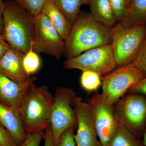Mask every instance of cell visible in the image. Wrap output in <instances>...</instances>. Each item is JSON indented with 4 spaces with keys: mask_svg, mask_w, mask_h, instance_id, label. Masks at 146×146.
Returning a JSON list of instances; mask_svg holds the SVG:
<instances>
[{
    "mask_svg": "<svg viewBox=\"0 0 146 146\" xmlns=\"http://www.w3.org/2000/svg\"><path fill=\"white\" fill-rule=\"evenodd\" d=\"M111 28L97 22L90 13L79 14L65 41L63 55L72 58L91 49L110 44Z\"/></svg>",
    "mask_w": 146,
    "mask_h": 146,
    "instance_id": "1",
    "label": "cell"
},
{
    "mask_svg": "<svg viewBox=\"0 0 146 146\" xmlns=\"http://www.w3.org/2000/svg\"><path fill=\"white\" fill-rule=\"evenodd\" d=\"M3 35L11 47L26 53L34 38V16L15 0L5 2Z\"/></svg>",
    "mask_w": 146,
    "mask_h": 146,
    "instance_id": "2",
    "label": "cell"
},
{
    "mask_svg": "<svg viewBox=\"0 0 146 146\" xmlns=\"http://www.w3.org/2000/svg\"><path fill=\"white\" fill-rule=\"evenodd\" d=\"M53 96L47 85L29 86L19 108L21 120L27 133L45 130L49 119Z\"/></svg>",
    "mask_w": 146,
    "mask_h": 146,
    "instance_id": "3",
    "label": "cell"
},
{
    "mask_svg": "<svg viewBox=\"0 0 146 146\" xmlns=\"http://www.w3.org/2000/svg\"><path fill=\"white\" fill-rule=\"evenodd\" d=\"M112 44L117 67L133 63L146 37V24L127 28L119 23L111 28Z\"/></svg>",
    "mask_w": 146,
    "mask_h": 146,
    "instance_id": "4",
    "label": "cell"
},
{
    "mask_svg": "<svg viewBox=\"0 0 146 146\" xmlns=\"http://www.w3.org/2000/svg\"><path fill=\"white\" fill-rule=\"evenodd\" d=\"M115 117L120 123L140 138L146 129V97L128 93L114 104Z\"/></svg>",
    "mask_w": 146,
    "mask_h": 146,
    "instance_id": "5",
    "label": "cell"
},
{
    "mask_svg": "<svg viewBox=\"0 0 146 146\" xmlns=\"http://www.w3.org/2000/svg\"><path fill=\"white\" fill-rule=\"evenodd\" d=\"M76 96V92L68 87L59 86L55 91L49 119L54 146L66 129L77 126L76 113L72 105Z\"/></svg>",
    "mask_w": 146,
    "mask_h": 146,
    "instance_id": "6",
    "label": "cell"
},
{
    "mask_svg": "<svg viewBox=\"0 0 146 146\" xmlns=\"http://www.w3.org/2000/svg\"><path fill=\"white\" fill-rule=\"evenodd\" d=\"M63 65L67 70L91 71L101 76L109 74L117 68L111 44L91 49L76 57L67 59Z\"/></svg>",
    "mask_w": 146,
    "mask_h": 146,
    "instance_id": "7",
    "label": "cell"
},
{
    "mask_svg": "<svg viewBox=\"0 0 146 146\" xmlns=\"http://www.w3.org/2000/svg\"><path fill=\"white\" fill-rule=\"evenodd\" d=\"M146 74L133 63L117 68L102 77L103 94L114 105L125 95L131 86L145 78Z\"/></svg>",
    "mask_w": 146,
    "mask_h": 146,
    "instance_id": "8",
    "label": "cell"
},
{
    "mask_svg": "<svg viewBox=\"0 0 146 146\" xmlns=\"http://www.w3.org/2000/svg\"><path fill=\"white\" fill-rule=\"evenodd\" d=\"M34 19V51L60 59L64 54L65 41L44 14L41 12Z\"/></svg>",
    "mask_w": 146,
    "mask_h": 146,
    "instance_id": "9",
    "label": "cell"
},
{
    "mask_svg": "<svg viewBox=\"0 0 146 146\" xmlns=\"http://www.w3.org/2000/svg\"><path fill=\"white\" fill-rule=\"evenodd\" d=\"M97 135L102 146H106L119 122L115 117L114 105L103 94L96 93L88 100Z\"/></svg>",
    "mask_w": 146,
    "mask_h": 146,
    "instance_id": "10",
    "label": "cell"
},
{
    "mask_svg": "<svg viewBox=\"0 0 146 146\" xmlns=\"http://www.w3.org/2000/svg\"><path fill=\"white\" fill-rule=\"evenodd\" d=\"M76 113L78 129L74 135L77 146H102L98 139L93 115L88 103L76 96L72 103Z\"/></svg>",
    "mask_w": 146,
    "mask_h": 146,
    "instance_id": "11",
    "label": "cell"
},
{
    "mask_svg": "<svg viewBox=\"0 0 146 146\" xmlns=\"http://www.w3.org/2000/svg\"><path fill=\"white\" fill-rule=\"evenodd\" d=\"M25 53L11 46L0 59V73L19 84L27 82L32 77L24 69L23 58Z\"/></svg>",
    "mask_w": 146,
    "mask_h": 146,
    "instance_id": "12",
    "label": "cell"
},
{
    "mask_svg": "<svg viewBox=\"0 0 146 146\" xmlns=\"http://www.w3.org/2000/svg\"><path fill=\"white\" fill-rule=\"evenodd\" d=\"M36 79L33 77L26 83L19 84L0 73V102L9 107L19 109L27 91Z\"/></svg>",
    "mask_w": 146,
    "mask_h": 146,
    "instance_id": "13",
    "label": "cell"
},
{
    "mask_svg": "<svg viewBox=\"0 0 146 146\" xmlns=\"http://www.w3.org/2000/svg\"><path fill=\"white\" fill-rule=\"evenodd\" d=\"M0 124L9 131L18 146L26 139L27 133L24 129L19 108L9 107L0 102Z\"/></svg>",
    "mask_w": 146,
    "mask_h": 146,
    "instance_id": "14",
    "label": "cell"
},
{
    "mask_svg": "<svg viewBox=\"0 0 146 146\" xmlns=\"http://www.w3.org/2000/svg\"><path fill=\"white\" fill-rule=\"evenodd\" d=\"M41 12L48 17L63 40H66L71 31L73 24L62 13L52 0L47 1Z\"/></svg>",
    "mask_w": 146,
    "mask_h": 146,
    "instance_id": "15",
    "label": "cell"
},
{
    "mask_svg": "<svg viewBox=\"0 0 146 146\" xmlns=\"http://www.w3.org/2000/svg\"><path fill=\"white\" fill-rule=\"evenodd\" d=\"M91 16L97 22L112 28L117 22L108 0H89Z\"/></svg>",
    "mask_w": 146,
    "mask_h": 146,
    "instance_id": "16",
    "label": "cell"
},
{
    "mask_svg": "<svg viewBox=\"0 0 146 146\" xmlns=\"http://www.w3.org/2000/svg\"><path fill=\"white\" fill-rule=\"evenodd\" d=\"M127 28L146 24V0H131L126 13L119 23Z\"/></svg>",
    "mask_w": 146,
    "mask_h": 146,
    "instance_id": "17",
    "label": "cell"
},
{
    "mask_svg": "<svg viewBox=\"0 0 146 146\" xmlns=\"http://www.w3.org/2000/svg\"><path fill=\"white\" fill-rule=\"evenodd\" d=\"M106 146H145L137 136L119 123Z\"/></svg>",
    "mask_w": 146,
    "mask_h": 146,
    "instance_id": "18",
    "label": "cell"
},
{
    "mask_svg": "<svg viewBox=\"0 0 146 146\" xmlns=\"http://www.w3.org/2000/svg\"><path fill=\"white\" fill-rule=\"evenodd\" d=\"M62 13L73 24L81 12L84 4H89V0H52Z\"/></svg>",
    "mask_w": 146,
    "mask_h": 146,
    "instance_id": "19",
    "label": "cell"
},
{
    "mask_svg": "<svg viewBox=\"0 0 146 146\" xmlns=\"http://www.w3.org/2000/svg\"><path fill=\"white\" fill-rule=\"evenodd\" d=\"M33 42L30 49L25 53L23 60L24 69L27 74L30 76L36 73L41 66L40 58L33 50Z\"/></svg>",
    "mask_w": 146,
    "mask_h": 146,
    "instance_id": "20",
    "label": "cell"
},
{
    "mask_svg": "<svg viewBox=\"0 0 146 146\" xmlns=\"http://www.w3.org/2000/svg\"><path fill=\"white\" fill-rule=\"evenodd\" d=\"M81 87L88 92L96 91L102 84L101 76L89 71H82L80 79Z\"/></svg>",
    "mask_w": 146,
    "mask_h": 146,
    "instance_id": "21",
    "label": "cell"
},
{
    "mask_svg": "<svg viewBox=\"0 0 146 146\" xmlns=\"http://www.w3.org/2000/svg\"><path fill=\"white\" fill-rule=\"evenodd\" d=\"M33 16L41 13L48 0H15Z\"/></svg>",
    "mask_w": 146,
    "mask_h": 146,
    "instance_id": "22",
    "label": "cell"
},
{
    "mask_svg": "<svg viewBox=\"0 0 146 146\" xmlns=\"http://www.w3.org/2000/svg\"><path fill=\"white\" fill-rule=\"evenodd\" d=\"M116 20L121 23L124 18L127 12L125 0H108Z\"/></svg>",
    "mask_w": 146,
    "mask_h": 146,
    "instance_id": "23",
    "label": "cell"
},
{
    "mask_svg": "<svg viewBox=\"0 0 146 146\" xmlns=\"http://www.w3.org/2000/svg\"><path fill=\"white\" fill-rule=\"evenodd\" d=\"M76 127H71L63 132L58 138L55 146H76L74 133Z\"/></svg>",
    "mask_w": 146,
    "mask_h": 146,
    "instance_id": "24",
    "label": "cell"
},
{
    "mask_svg": "<svg viewBox=\"0 0 146 146\" xmlns=\"http://www.w3.org/2000/svg\"><path fill=\"white\" fill-rule=\"evenodd\" d=\"M133 63L139 70L146 74V37Z\"/></svg>",
    "mask_w": 146,
    "mask_h": 146,
    "instance_id": "25",
    "label": "cell"
},
{
    "mask_svg": "<svg viewBox=\"0 0 146 146\" xmlns=\"http://www.w3.org/2000/svg\"><path fill=\"white\" fill-rule=\"evenodd\" d=\"M44 131L45 130H42L28 133L26 140L19 146H39L40 142L43 138Z\"/></svg>",
    "mask_w": 146,
    "mask_h": 146,
    "instance_id": "26",
    "label": "cell"
},
{
    "mask_svg": "<svg viewBox=\"0 0 146 146\" xmlns=\"http://www.w3.org/2000/svg\"><path fill=\"white\" fill-rule=\"evenodd\" d=\"M0 146H18L6 129L0 124Z\"/></svg>",
    "mask_w": 146,
    "mask_h": 146,
    "instance_id": "27",
    "label": "cell"
},
{
    "mask_svg": "<svg viewBox=\"0 0 146 146\" xmlns=\"http://www.w3.org/2000/svg\"><path fill=\"white\" fill-rule=\"evenodd\" d=\"M128 93H136L146 95V76L141 81L131 86L127 91Z\"/></svg>",
    "mask_w": 146,
    "mask_h": 146,
    "instance_id": "28",
    "label": "cell"
},
{
    "mask_svg": "<svg viewBox=\"0 0 146 146\" xmlns=\"http://www.w3.org/2000/svg\"><path fill=\"white\" fill-rule=\"evenodd\" d=\"M43 138L44 140V146H54L53 134L50 125L45 129Z\"/></svg>",
    "mask_w": 146,
    "mask_h": 146,
    "instance_id": "29",
    "label": "cell"
},
{
    "mask_svg": "<svg viewBox=\"0 0 146 146\" xmlns=\"http://www.w3.org/2000/svg\"><path fill=\"white\" fill-rule=\"evenodd\" d=\"M11 46L6 42L3 35L0 34V59Z\"/></svg>",
    "mask_w": 146,
    "mask_h": 146,
    "instance_id": "30",
    "label": "cell"
},
{
    "mask_svg": "<svg viewBox=\"0 0 146 146\" xmlns=\"http://www.w3.org/2000/svg\"><path fill=\"white\" fill-rule=\"evenodd\" d=\"M5 8V2L3 0H0V34L3 35V15Z\"/></svg>",
    "mask_w": 146,
    "mask_h": 146,
    "instance_id": "31",
    "label": "cell"
},
{
    "mask_svg": "<svg viewBox=\"0 0 146 146\" xmlns=\"http://www.w3.org/2000/svg\"><path fill=\"white\" fill-rule=\"evenodd\" d=\"M143 136L144 137V140L143 141V143L145 146H146V129L145 131V133H144Z\"/></svg>",
    "mask_w": 146,
    "mask_h": 146,
    "instance_id": "32",
    "label": "cell"
},
{
    "mask_svg": "<svg viewBox=\"0 0 146 146\" xmlns=\"http://www.w3.org/2000/svg\"><path fill=\"white\" fill-rule=\"evenodd\" d=\"M127 10L128 7L129 5V3H130L131 0H125Z\"/></svg>",
    "mask_w": 146,
    "mask_h": 146,
    "instance_id": "33",
    "label": "cell"
},
{
    "mask_svg": "<svg viewBox=\"0 0 146 146\" xmlns=\"http://www.w3.org/2000/svg\"></svg>",
    "mask_w": 146,
    "mask_h": 146,
    "instance_id": "34",
    "label": "cell"
}]
</instances>
